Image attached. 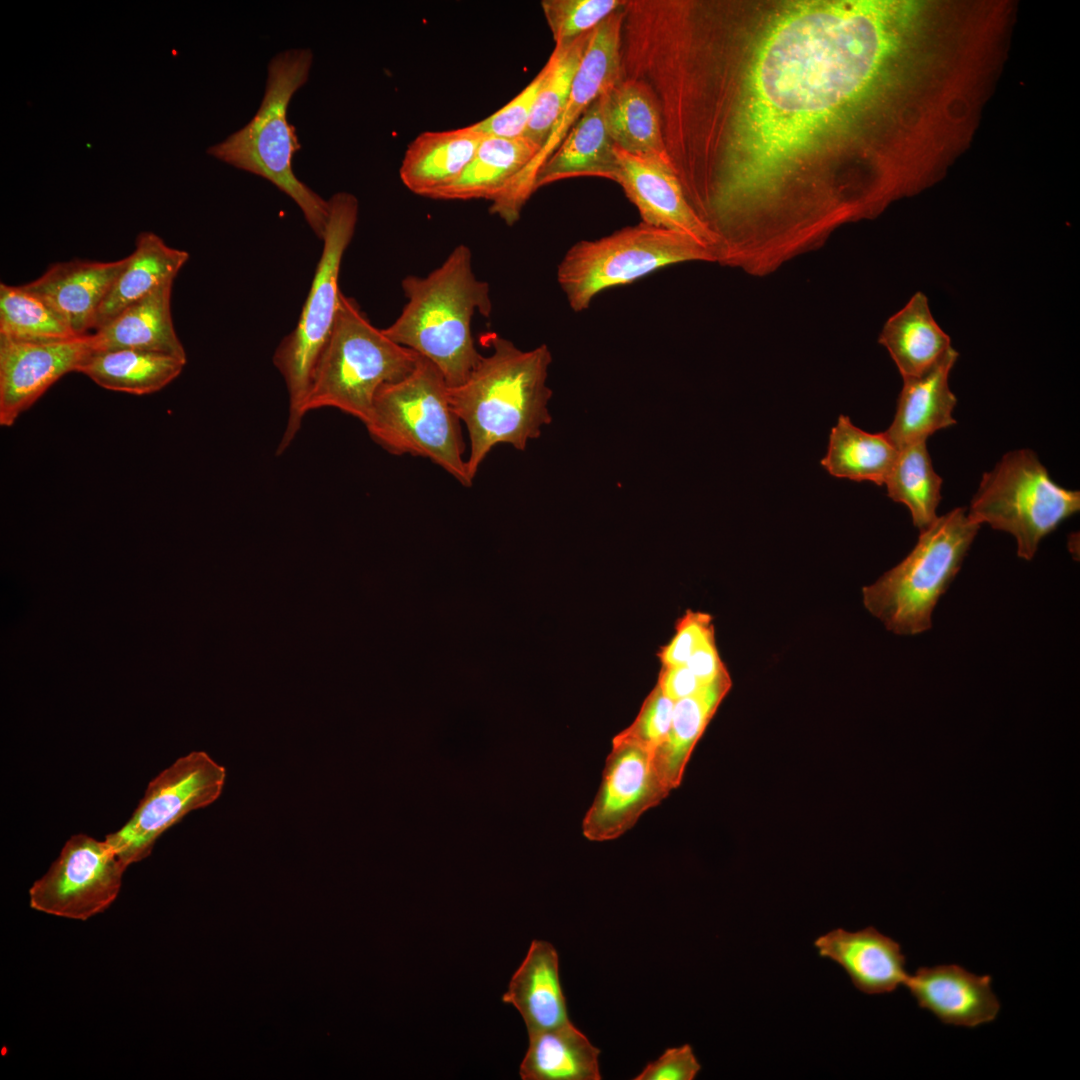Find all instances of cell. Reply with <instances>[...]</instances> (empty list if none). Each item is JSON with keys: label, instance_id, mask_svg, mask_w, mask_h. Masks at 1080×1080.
I'll return each mask as SVG.
<instances>
[{"label": "cell", "instance_id": "cell-30", "mask_svg": "<svg viewBox=\"0 0 1080 1080\" xmlns=\"http://www.w3.org/2000/svg\"><path fill=\"white\" fill-rule=\"evenodd\" d=\"M529 1035L523 1080H599L600 1050L570 1021Z\"/></svg>", "mask_w": 1080, "mask_h": 1080}, {"label": "cell", "instance_id": "cell-28", "mask_svg": "<svg viewBox=\"0 0 1080 1080\" xmlns=\"http://www.w3.org/2000/svg\"><path fill=\"white\" fill-rule=\"evenodd\" d=\"M188 259V252L168 246L158 235L141 233L100 306L93 329L100 328L160 285L174 281Z\"/></svg>", "mask_w": 1080, "mask_h": 1080}, {"label": "cell", "instance_id": "cell-25", "mask_svg": "<svg viewBox=\"0 0 1080 1080\" xmlns=\"http://www.w3.org/2000/svg\"><path fill=\"white\" fill-rule=\"evenodd\" d=\"M605 116L608 133L617 147L672 167L664 144L660 114L646 84L623 76L607 92Z\"/></svg>", "mask_w": 1080, "mask_h": 1080}, {"label": "cell", "instance_id": "cell-14", "mask_svg": "<svg viewBox=\"0 0 1080 1080\" xmlns=\"http://www.w3.org/2000/svg\"><path fill=\"white\" fill-rule=\"evenodd\" d=\"M669 793L650 750L613 738L601 785L583 819V835L594 842L617 839Z\"/></svg>", "mask_w": 1080, "mask_h": 1080}, {"label": "cell", "instance_id": "cell-13", "mask_svg": "<svg viewBox=\"0 0 1080 1080\" xmlns=\"http://www.w3.org/2000/svg\"><path fill=\"white\" fill-rule=\"evenodd\" d=\"M126 868L105 840L72 835L47 872L31 886L30 907L85 921L116 900Z\"/></svg>", "mask_w": 1080, "mask_h": 1080}, {"label": "cell", "instance_id": "cell-10", "mask_svg": "<svg viewBox=\"0 0 1080 1080\" xmlns=\"http://www.w3.org/2000/svg\"><path fill=\"white\" fill-rule=\"evenodd\" d=\"M1079 509V491L1056 484L1033 451L1019 449L983 474L967 514L1012 534L1018 556L1031 560L1042 538Z\"/></svg>", "mask_w": 1080, "mask_h": 1080}, {"label": "cell", "instance_id": "cell-34", "mask_svg": "<svg viewBox=\"0 0 1080 1080\" xmlns=\"http://www.w3.org/2000/svg\"><path fill=\"white\" fill-rule=\"evenodd\" d=\"M592 31L567 42L555 43L547 60L548 71L523 135L540 148L568 101Z\"/></svg>", "mask_w": 1080, "mask_h": 1080}, {"label": "cell", "instance_id": "cell-6", "mask_svg": "<svg viewBox=\"0 0 1080 1080\" xmlns=\"http://www.w3.org/2000/svg\"><path fill=\"white\" fill-rule=\"evenodd\" d=\"M448 389L439 369L420 356L409 375L379 389L364 425L371 439L387 452L429 459L470 487L461 421Z\"/></svg>", "mask_w": 1080, "mask_h": 1080}, {"label": "cell", "instance_id": "cell-40", "mask_svg": "<svg viewBox=\"0 0 1080 1080\" xmlns=\"http://www.w3.org/2000/svg\"><path fill=\"white\" fill-rule=\"evenodd\" d=\"M701 1069L689 1044L668 1048L650 1062L634 1080H692Z\"/></svg>", "mask_w": 1080, "mask_h": 1080}, {"label": "cell", "instance_id": "cell-23", "mask_svg": "<svg viewBox=\"0 0 1080 1080\" xmlns=\"http://www.w3.org/2000/svg\"><path fill=\"white\" fill-rule=\"evenodd\" d=\"M502 1001L518 1010L528 1034L570 1021L560 983L558 953L551 943L542 940L531 942Z\"/></svg>", "mask_w": 1080, "mask_h": 1080}, {"label": "cell", "instance_id": "cell-38", "mask_svg": "<svg viewBox=\"0 0 1080 1080\" xmlns=\"http://www.w3.org/2000/svg\"><path fill=\"white\" fill-rule=\"evenodd\" d=\"M548 71L547 62L532 81L505 106L474 123L485 136L517 138L524 135Z\"/></svg>", "mask_w": 1080, "mask_h": 1080}, {"label": "cell", "instance_id": "cell-17", "mask_svg": "<svg viewBox=\"0 0 1080 1080\" xmlns=\"http://www.w3.org/2000/svg\"><path fill=\"white\" fill-rule=\"evenodd\" d=\"M989 975L956 964L920 967L904 982L917 1004L945 1024L973 1028L994 1021L1000 1002Z\"/></svg>", "mask_w": 1080, "mask_h": 1080}, {"label": "cell", "instance_id": "cell-29", "mask_svg": "<svg viewBox=\"0 0 1080 1080\" xmlns=\"http://www.w3.org/2000/svg\"><path fill=\"white\" fill-rule=\"evenodd\" d=\"M540 147L525 136H486L460 176L430 198L492 201L536 155Z\"/></svg>", "mask_w": 1080, "mask_h": 1080}, {"label": "cell", "instance_id": "cell-15", "mask_svg": "<svg viewBox=\"0 0 1080 1080\" xmlns=\"http://www.w3.org/2000/svg\"><path fill=\"white\" fill-rule=\"evenodd\" d=\"M91 349L90 334L54 342L0 336V425L12 426L61 377L78 372Z\"/></svg>", "mask_w": 1080, "mask_h": 1080}, {"label": "cell", "instance_id": "cell-9", "mask_svg": "<svg viewBox=\"0 0 1080 1080\" xmlns=\"http://www.w3.org/2000/svg\"><path fill=\"white\" fill-rule=\"evenodd\" d=\"M691 261L716 262L692 237L641 222L574 244L558 265L557 280L571 309L581 312L606 289Z\"/></svg>", "mask_w": 1080, "mask_h": 1080}, {"label": "cell", "instance_id": "cell-18", "mask_svg": "<svg viewBox=\"0 0 1080 1080\" xmlns=\"http://www.w3.org/2000/svg\"><path fill=\"white\" fill-rule=\"evenodd\" d=\"M814 945L821 957L842 967L853 985L866 994L893 992L909 975L900 944L872 926L854 932L834 929L819 936Z\"/></svg>", "mask_w": 1080, "mask_h": 1080}, {"label": "cell", "instance_id": "cell-7", "mask_svg": "<svg viewBox=\"0 0 1080 1080\" xmlns=\"http://www.w3.org/2000/svg\"><path fill=\"white\" fill-rule=\"evenodd\" d=\"M980 525L955 508L921 530L908 556L863 588L866 609L888 630L916 635L932 626V613L958 573Z\"/></svg>", "mask_w": 1080, "mask_h": 1080}, {"label": "cell", "instance_id": "cell-24", "mask_svg": "<svg viewBox=\"0 0 1080 1080\" xmlns=\"http://www.w3.org/2000/svg\"><path fill=\"white\" fill-rule=\"evenodd\" d=\"M607 92L592 102L541 167L535 190L574 177H599L613 181L617 161L615 144L606 124Z\"/></svg>", "mask_w": 1080, "mask_h": 1080}, {"label": "cell", "instance_id": "cell-20", "mask_svg": "<svg viewBox=\"0 0 1080 1080\" xmlns=\"http://www.w3.org/2000/svg\"><path fill=\"white\" fill-rule=\"evenodd\" d=\"M957 358L951 347L926 373L903 379L895 417L884 432L898 450L956 423L952 411L957 399L948 380Z\"/></svg>", "mask_w": 1080, "mask_h": 1080}, {"label": "cell", "instance_id": "cell-32", "mask_svg": "<svg viewBox=\"0 0 1080 1080\" xmlns=\"http://www.w3.org/2000/svg\"><path fill=\"white\" fill-rule=\"evenodd\" d=\"M899 450L885 433H868L840 415L832 428L828 450L821 465L837 478L871 481L883 485Z\"/></svg>", "mask_w": 1080, "mask_h": 1080}, {"label": "cell", "instance_id": "cell-22", "mask_svg": "<svg viewBox=\"0 0 1080 1080\" xmlns=\"http://www.w3.org/2000/svg\"><path fill=\"white\" fill-rule=\"evenodd\" d=\"M173 281L132 303L90 334L93 349H134L187 361L171 314Z\"/></svg>", "mask_w": 1080, "mask_h": 1080}, {"label": "cell", "instance_id": "cell-33", "mask_svg": "<svg viewBox=\"0 0 1080 1080\" xmlns=\"http://www.w3.org/2000/svg\"><path fill=\"white\" fill-rule=\"evenodd\" d=\"M885 485L889 498L908 507L920 531L936 520L942 478L933 468L926 441L899 449Z\"/></svg>", "mask_w": 1080, "mask_h": 1080}, {"label": "cell", "instance_id": "cell-37", "mask_svg": "<svg viewBox=\"0 0 1080 1080\" xmlns=\"http://www.w3.org/2000/svg\"><path fill=\"white\" fill-rule=\"evenodd\" d=\"M674 703L656 683L635 720L614 739L634 743L653 753L669 732Z\"/></svg>", "mask_w": 1080, "mask_h": 1080}, {"label": "cell", "instance_id": "cell-19", "mask_svg": "<svg viewBox=\"0 0 1080 1080\" xmlns=\"http://www.w3.org/2000/svg\"><path fill=\"white\" fill-rule=\"evenodd\" d=\"M125 264L126 257L58 262L24 286L45 299L77 336H83L94 328L98 310Z\"/></svg>", "mask_w": 1080, "mask_h": 1080}, {"label": "cell", "instance_id": "cell-39", "mask_svg": "<svg viewBox=\"0 0 1080 1080\" xmlns=\"http://www.w3.org/2000/svg\"><path fill=\"white\" fill-rule=\"evenodd\" d=\"M715 638L711 615L687 610L676 623L675 635L658 652L662 666L685 665L705 642Z\"/></svg>", "mask_w": 1080, "mask_h": 1080}, {"label": "cell", "instance_id": "cell-12", "mask_svg": "<svg viewBox=\"0 0 1080 1080\" xmlns=\"http://www.w3.org/2000/svg\"><path fill=\"white\" fill-rule=\"evenodd\" d=\"M624 5L592 31L568 101L545 142L530 162L491 201L490 212L507 225L511 226L519 220L523 207L536 191L535 182L541 167L585 110L596 98L622 80L621 33Z\"/></svg>", "mask_w": 1080, "mask_h": 1080}, {"label": "cell", "instance_id": "cell-27", "mask_svg": "<svg viewBox=\"0 0 1080 1080\" xmlns=\"http://www.w3.org/2000/svg\"><path fill=\"white\" fill-rule=\"evenodd\" d=\"M878 341L903 379L926 373L951 348L950 337L935 321L928 299L921 292L885 322Z\"/></svg>", "mask_w": 1080, "mask_h": 1080}, {"label": "cell", "instance_id": "cell-42", "mask_svg": "<svg viewBox=\"0 0 1080 1080\" xmlns=\"http://www.w3.org/2000/svg\"><path fill=\"white\" fill-rule=\"evenodd\" d=\"M685 665L704 684L711 683L727 669L719 656L715 638L700 646Z\"/></svg>", "mask_w": 1080, "mask_h": 1080}, {"label": "cell", "instance_id": "cell-21", "mask_svg": "<svg viewBox=\"0 0 1080 1080\" xmlns=\"http://www.w3.org/2000/svg\"><path fill=\"white\" fill-rule=\"evenodd\" d=\"M485 137L475 124L420 133L404 153L402 183L414 194L430 198L460 176Z\"/></svg>", "mask_w": 1080, "mask_h": 1080}, {"label": "cell", "instance_id": "cell-31", "mask_svg": "<svg viewBox=\"0 0 1080 1080\" xmlns=\"http://www.w3.org/2000/svg\"><path fill=\"white\" fill-rule=\"evenodd\" d=\"M186 361L174 356L134 349H92L78 373L112 391L133 395L157 392L182 372Z\"/></svg>", "mask_w": 1080, "mask_h": 1080}, {"label": "cell", "instance_id": "cell-35", "mask_svg": "<svg viewBox=\"0 0 1080 1080\" xmlns=\"http://www.w3.org/2000/svg\"><path fill=\"white\" fill-rule=\"evenodd\" d=\"M0 336L29 342H54L77 336L64 318L24 285L0 284Z\"/></svg>", "mask_w": 1080, "mask_h": 1080}, {"label": "cell", "instance_id": "cell-8", "mask_svg": "<svg viewBox=\"0 0 1080 1080\" xmlns=\"http://www.w3.org/2000/svg\"><path fill=\"white\" fill-rule=\"evenodd\" d=\"M328 203L323 248L309 293L296 327L280 342L273 356L289 395V417L279 453L288 447L301 427L312 374L338 312L340 267L358 219L359 204L353 194L338 192Z\"/></svg>", "mask_w": 1080, "mask_h": 1080}, {"label": "cell", "instance_id": "cell-26", "mask_svg": "<svg viewBox=\"0 0 1080 1080\" xmlns=\"http://www.w3.org/2000/svg\"><path fill=\"white\" fill-rule=\"evenodd\" d=\"M731 685L725 669L698 693L674 703L669 732L652 753L654 769L670 791L680 786L694 747Z\"/></svg>", "mask_w": 1080, "mask_h": 1080}, {"label": "cell", "instance_id": "cell-36", "mask_svg": "<svg viewBox=\"0 0 1080 1080\" xmlns=\"http://www.w3.org/2000/svg\"><path fill=\"white\" fill-rule=\"evenodd\" d=\"M626 0H543L541 8L555 43L595 29Z\"/></svg>", "mask_w": 1080, "mask_h": 1080}, {"label": "cell", "instance_id": "cell-1", "mask_svg": "<svg viewBox=\"0 0 1080 1080\" xmlns=\"http://www.w3.org/2000/svg\"><path fill=\"white\" fill-rule=\"evenodd\" d=\"M965 51L950 1H802L767 23L732 94L694 132L692 205L716 237L758 242L764 217L833 133L893 124L927 144L959 98Z\"/></svg>", "mask_w": 1080, "mask_h": 1080}, {"label": "cell", "instance_id": "cell-4", "mask_svg": "<svg viewBox=\"0 0 1080 1080\" xmlns=\"http://www.w3.org/2000/svg\"><path fill=\"white\" fill-rule=\"evenodd\" d=\"M312 62L313 53L307 48L276 54L268 64L266 87L256 114L207 153L274 184L298 205L314 234L322 240L329 203L296 177L292 160L301 145L295 127L287 119L289 102L307 82Z\"/></svg>", "mask_w": 1080, "mask_h": 1080}, {"label": "cell", "instance_id": "cell-41", "mask_svg": "<svg viewBox=\"0 0 1080 1080\" xmlns=\"http://www.w3.org/2000/svg\"><path fill=\"white\" fill-rule=\"evenodd\" d=\"M657 684L672 701L698 693L706 685L686 665L662 666Z\"/></svg>", "mask_w": 1080, "mask_h": 1080}, {"label": "cell", "instance_id": "cell-3", "mask_svg": "<svg viewBox=\"0 0 1080 1080\" xmlns=\"http://www.w3.org/2000/svg\"><path fill=\"white\" fill-rule=\"evenodd\" d=\"M402 288L408 301L383 332L433 363L449 387L460 385L482 357L472 318L476 311L488 317L492 309L489 285L474 274L470 249L457 246L427 276L405 277Z\"/></svg>", "mask_w": 1080, "mask_h": 1080}, {"label": "cell", "instance_id": "cell-11", "mask_svg": "<svg viewBox=\"0 0 1080 1080\" xmlns=\"http://www.w3.org/2000/svg\"><path fill=\"white\" fill-rule=\"evenodd\" d=\"M225 780L224 766L206 752H190L149 782L131 817L104 840L126 867L140 862L165 831L190 812L214 803Z\"/></svg>", "mask_w": 1080, "mask_h": 1080}, {"label": "cell", "instance_id": "cell-2", "mask_svg": "<svg viewBox=\"0 0 1080 1080\" xmlns=\"http://www.w3.org/2000/svg\"><path fill=\"white\" fill-rule=\"evenodd\" d=\"M485 342L490 354L480 358L463 383L448 389L451 406L467 428L466 465L472 481L495 446L525 450L552 421V390L547 385L552 355L547 345L521 350L495 334Z\"/></svg>", "mask_w": 1080, "mask_h": 1080}, {"label": "cell", "instance_id": "cell-5", "mask_svg": "<svg viewBox=\"0 0 1080 1080\" xmlns=\"http://www.w3.org/2000/svg\"><path fill=\"white\" fill-rule=\"evenodd\" d=\"M420 355L371 324L357 302L341 292L330 336L312 374L303 412L332 407L363 424L375 396L416 367Z\"/></svg>", "mask_w": 1080, "mask_h": 1080}, {"label": "cell", "instance_id": "cell-16", "mask_svg": "<svg viewBox=\"0 0 1080 1080\" xmlns=\"http://www.w3.org/2000/svg\"><path fill=\"white\" fill-rule=\"evenodd\" d=\"M613 181L637 208L642 222L684 233L715 257L716 238L686 199L672 167L615 145Z\"/></svg>", "mask_w": 1080, "mask_h": 1080}]
</instances>
